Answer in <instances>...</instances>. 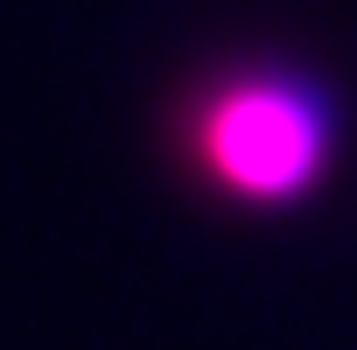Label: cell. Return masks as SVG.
Wrapping results in <instances>:
<instances>
[{"label":"cell","instance_id":"obj_1","mask_svg":"<svg viewBox=\"0 0 357 350\" xmlns=\"http://www.w3.org/2000/svg\"><path fill=\"white\" fill-rule=\"evenodd\" d=\"M329 98L294 70H238L197 98L190 154L238 204H294L329 161Z\"/></svg>","mask_w":357,"mask_h":350}]
</instances>
